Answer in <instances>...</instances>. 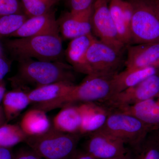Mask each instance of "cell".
Instances as JSON below:
<instances>
[{
  "label": "cell",
  "mask_w": 159,
  "mask_h": 159,
  "mask_svg": "<svg viewBox=\"0 0 159 159\" xmlns=\"http://www.w3.org/2000/svg\"><path fill=\"white\" fill-rule=\"evenodd\" d=\"M45 34L60 35L54 9L44 14L28 18L19 29L9 37H29Z\"/></svg>",
  "instance_id": "7c38bea8"
},
{
  "label": "cell",
  "mask_w": 159,
  "mask_h": 159,
  "mask_svg": "<svg viewBox=\"0 0 159 159\" xmlns=\"http://www.w3.org/2000/svg\"><path fill=\"white\" fill-rule=\"evenodd\" d=\"M80 138V134L65 133L53 127L39 135L28 136L25 142L42 158L70 159Z\"/></svg>",
  "instance_id": "277c9868"
},
{
  "label": "cell",
  "mask_w": 159,
  "mask_h": 159,
  "mask_svg": "<svg viewBox=\"0 0 159 159\" xmlns=\"http://www.w3.org/2000/svg\"><path fill=\"white\" fill-rule=\"evenodd\" d=\"M159 94V75L155 74L137 85L114 94L102 105L109 110L134 105Z\"/></svg>",
  "instance_id": "ba28073f"
},
{
  "label": "cell",
  "mask_w": 159,
  "mask_h": 159,
  "mask_svg": "<svg viewBox=\"0 0 159 159\" xmlns=\"http://www.w3.org/2000/svg\"><path fill=\"white\" fill-rule=\"evenodd\" d=\"M7 123L2 106L0 105V126Z\"/></svg>",
  "instance_id": "836d02e7"
},
{
  "label": "cell",
  "mask_w": 159,
  "mask_h": 159,
  "mask_svg": "<svg viewBox=\"0 0 159 159\" xmlns=\"http://www.w3.org/2000/svg\"><path fill=\"white\" fill-rule=\"evenodd\" d=\"M122 2V0H111L108 7L119 39L126 46L130 44V29L123 16Z\"/></svg>",
  "instance_id": "603a6c76"
},
{
  "label": "cell",
  "mask_w": 159,
  "mask_h": 159,
  "mask_svg": "<svg viewBox=\"0 0 159 159\" xmlns=\"http://www.w3.org/2000/svg\"><path fill=\"white\" fill-rule=\"evenodd\" d=\"M123 52L95 38L86 54L92 75L113 76L119 73L122 65L125 66Z\"/></svg>",
  "instance_id": "8992f818"
},
{
  "label": "cell",
  "mask_w": 159,
  "mask_h": 159,
  "mask_svg": "<svg viewBox=\"0 0 159 159\" xmlns=\"http://www.w3.org/2000/svg\"><path fill=\"white\" fill-rule=\"evenodd\" d=\"M24 14L0 16V38L9 37L28 18Z\"/></svg>",
  "instance_id": "484cf974"
},
{
  "label": "cell",
  "mask_w": 159,
  "mask_h": 159,
  "mask_svg": "<svg viewBox=\"0 0 159 159\" xmlns=\"http://www.w3.org/2000/svg\"><path fill=\"white\" fill-rule=\"evenodd\" d=\"M129 159H159V129H152L138 144L127 147Z\"/></svg>",
  "instance_id": "d6986e66"
},
{
  "label": "cell",
  "mask_w": 159,
  "mask_h": 159,
  "mask_svg": "<svg viewBox=\"0 0 159 159\" xmlns=\"http://www.w3.org/2000/svg\"><path fill=\"white\" fill-rule=\"evenodd\" d=\"M2 102L7 122L17 117L31 104L28 93L19 89L6 92Z\"/></svg>",
  "instance_id": "7402d4cb"
},
{
  "label": "cell",
  "mask_w": 159,
  "mask_h": 159,
  "mask_svg": "<svg viewBox=\"0 0 159 159\" xmlns=\"http://www.w3.org/2000/svg\"><path fill=\"white\" fill-rule=\"evenodd\" d=\"M109 159H129V157L128 155V153L126 152V154L123 155L121 156H119L118 157H116L113 158Z\"/></svg>",
  "instance_id": "e575fe53"
},
{
  "label": "cell",
  "mask_w": 159,
  "mask_h": 159,
  "mask_svg": "<svg viewBox=\"0 0 159 159\" xmlns=\"http://www.w3.org/2000/svg\"><path fill=\"white\" fill-rule=\"evenodd\" d=\"M70 159H97L86 153L84 151L77 150Z\"/></svg>",
  "instance_id": "4dcf8cb0"
},
{
  "label": "cell",
  "mask_w": 159,
  "mask_h": 159,
  "mask_svg": "<svg viewBox=\"0 0 159 159\" xmlns=\"http://www.w3.org/2000/svg\"><path fill=\"white\" fill-rule=\"evenodd\" d=\"M89 134L84 151L95 158H113L127 152V147L121 139L102 129Z\"/></svg>",
  "instance_id": "30bf717a"
},
{
  "label": "cell",
  "mask_w": 159,
  "mask_h": 159,
  "mask_svg": "<svg viewBox=\"0 0 159 159\" xmlns=\"http://www.w3.org/2000/svg\"><path fill=\"white\" fill-rule=\"evenodd\" d=\"M17 73L9 78L16 89H34L61 81L74 83V69L63 61L26 59L19 61Z\"/></svg>",
  "instance_id": "6da1fadb"
},
{
  "label": "cell",
  "mask_w": 159,
  "mask_h": 159,
  "mask_svg": "<svg viewBox=\"0 0 159 159\" xmlns=\"http://www.w3.org/2000/svg\"><path fill=\"white\" fill-rule=\"evenodd\" d=\"M16 14H24L20 0H0V16Z\"/></svg>",
  "instance_id": "4316f807"
},
{
  "label": "cell",
  "mask_w": 159,
  "mask_h": 159,
  "mask_svg": "<svg viewBox=\"0 0 159 159\" xmlns=\"http://www.w3.org/2000/svg\"><path fill=\"white\" fill-rule=\"evenodd\" d=\"M100 129L121 139L128 147L138 144L153 129L137 117L115 111H110Z\"/></svg>",
  "instance_id": "52a82bcc"
},
{
  "label": "cell",
  "mask_w": 159,
  "mask_h": 159,
  "mask_svg": "<svg viewBox=\"0 0 159 159\" xmlns=\"http://www.w3.org/2000/svg\"><path fill=\"white\" fill-rule=\"evenodd\" d=\"M73 82L61 81L33 89L28 92L30 102L33 106L47 103L62 97L74 85Z\"/></svg>",
  "instance_id": "ac0fdd59"
},
{
  "label": "cell",
  "mask_w": 159,
  "mask_h": 159,
  "mask_svg": "<svg viewBox=\"0 0 159 159\" xmlns=\"http://www.w3.org/2000/svg\"><path fill=\"white\" fill-rule=\"evenodd\" d=\"M159 68V65H157L146 67L125 69L124 70L115 74L112 79V96L137 85L148 77L157 74Z\"/></svg>",
  "instance_id": "e0dca14e"
},
{
  "label": "cell",
  "mask_w": 159,
  "mask_h": 159,
  "mask_svg": "<svg viewBox=\"0 0 159 159\" xmlns=\"http://www.w3.org/2000/svg\"><path fill=\"white\" fill-rule=\"evenodd\" d=\"M60 0H20L24 14L28 17L48 13L54 9Z\"/></svg>",
  "instance_id": "d4e9b609"
},
{
  "label": "cell",
  "mask_w": 159,
  "mask_h": 159,
  "mask_svg": "<svg viewBox=\"0 0 159 159\" xmlns=\"http://www.w3.org/2000/svg\"><path fill=\"white\" fill-rule=\"evenodd\" d=\"M33 151L22 149L14 155L13 159H42Z\"/></svg>",
  "instance_id": "f1b7e54d"
},
{
  "label": "cell",
  "mask_w": 159,
  "mask_h": 159,
  "mask_svg": "<svg viewBox=\"0 0 159 159\" xmlns=\"http://www.w3.org/2000/svg\"><path fill=\"white\" fill-rule=\"evenodd\" d=\"M59 34H45L5 40L3 46L13 59L62 61L64 52Z\"/></svg>",
  "instance_id": "7a4b0ae2"
},
{
  "label": "cell",
  "mask_w": 159,
  "mask_h": 159,
  "mask_svg": "<svg viewBox=\"0 0 159 159\" xmlns=\"http://www.w3.org/2000/svg\"><path fill=\"white\" fill-rule=\"evenodd\" d=\"M14 155L10 148H0V159H13Z\"/></svg>",
  "instance_id": "1f68e13d"
},
{
  "label": "cell",
  "mask_w": 159,
  "mask_h": 159,
  "mask_svg": "<svg viewBox=\"0 0 159 159\" xmlns=\"http://www.w3.org/2000/svg\"><path fill=\"white\" fill-rule=\"evenodd\" d=\"M93 6L83 11L66 12L57 20L59 34L66 39L93 34L92 20Z\"/></svg>",
  "instance_id": "8fae6325"
},
{
  "label": "cell",
  "mask_w": 159,
  "mask_h": 159,
  "mask_svg": "<svg viewBox=\"0 0 159 159\" xmlns=\"http://www.w3.org/2000/svg\"><path fill=\"white\" fill-rule=\"evenodd\" d=\"M159 12V0H154Z\"/></svg>",
  "instance_id": "d590c367"
},
{
  "label": "cell",
  "mask_w": 159,
  "mask_h": 159,
  "mask_svg": "<svg viewBox=\"0 0 159 159\" xmlns=\"http://www.w3.org/2000/svg\"><path fill=\"white\" fill-rule=\"evenodd\" d=\"M61 108L54 118L53 127L65 133L80 134L82 118L79 106L71 104Z\"/></svg>",
  "instance_id": "ffe728a7"
},
{
  "label": "cell",
  "mask_w": 159,
  "mask_h": 159,
  "mask_svg": "<svg viewBox=\"0 0 159 159\" xmlns=\"http://www.w3.org/2000/svg\"><path fill=\"white\" fill-rule=\"evenodd\" d=\"M10 64L5 57L0 55V82L3 80L4 77L9 72Z\"/></svg>",
  "instance_id": "f546056e"
},
{
  "label": "cell",
  "mask_w": 159,
  "mask_h": 159,
  "mask_svg": "<svg viewBox=\"0 0 159 159\" xmlns=\"http://www.w3.org/2000/svg\"><path fill=\"white\" fill-rule=\"evenodd\" d=\"M20 126L28 136L39 135L51 128L46 112L34 108L26 112L22 118Z\"/></svg>",
  "instance_id": "44dd1931"
},
{
  "label": "cell",
  "mask_w": 159,
  "mask_h": 159,
  "mask_svg": "<svg viewBox=\"0 0 159 159\" xmlns=\"http://www.w3.org/2000/svg\"><path fill=\"white\" fill-rule=\"evenodd\" d=\"M79 107L82 118L80 135L91 133L102 128L110 112L107 107L94 102L81 103Z\"/></svg>",
  "instance_id": "9a60e30c"
},
{
  "label": "cell",
  "mask_w": 159,
  "mask_h": 159,
  "mask_svg": "<svg viewBox=\"0 0 159 159\" xmlns=\"http://www.w3.org/2000/svg\"><path fill=\"white\" fill-rule=\"evenodd\" d=\"M113 76H87L81 83L74 84L62 97L50 102L33 106V108L47 112L76 102H103L112 95Z\"/></svg>",
  "instance_id": "3957f363"
},
{
  "label": "cell",
  "mask_w": 159,
  "mask_h": 159,
  "mask_svg": "<svg viewBox=\"0 0 159 159\" xmlns=\"http://www.w3.org/2000/svg\"><path fill=\"white\" fill-rule=\"evenodd\" d=\"M106 1L107 2H108L109 3V2L111 0H106Z\"/></svg>",
  "instance_id": "8d00e7d4"
},
{
  "label": "cell",
  "mask_w": 159,
  "mask_h": 159,
  "mask_svg": "<svg viewBox=\"0 0 159 159\" xmlns=\"http://www.w3.org/2000/svg\"><path fill=\"white\" fill-rule=\"evenodd\" d=\"M111 111L129 114L141 120L153 129H159V94L134 105Z\"/></svg>",
  "instance_id": "2e32d148"
},
{
  "label": "cell",
  "mask_w": 159,
  "mask_h": 159,
  "mask_svg": "<svg viewBox=\"0 0 159 159\" xmlns=\"http://www.w3.org/2000/svg\"><path fill=\"white\" fill-rule=\"evenodd\" d=\"M28 137L20 125L6 123L0 126V148H10L25 142Z\"/></svg>",
  "instance_id": "cb8c5ba5"
},
{
  "label": "cell",
  "mask_w": 159,
  "mask_h": 159,
  "mask_svg": "<svg viewBox=\"0 0 159 159\" xmlns=\"http://www.w3.org/2000/svg\"><path fill=\"white\" fill-rule=\"evenodd\" d=\"M96 0H68L70 11H79L90 8Z\"/></svg>",
  "instance_id": "83f0119b"
},
{
  "label": "cell",
  "mask_w": 159,
  "mask_h": 159,
  "mask_svg": "<svg viewBox=\"0 0 159 159\" xmlns=\"http://www.w3.org/2000/svg\"><path fill=\"white\" fill-rule=\"evenodd\" d=\"M92 33L97 39L120 51L126 46L121 41L111 16L108 3L106 0H96L93 6Z\"/></svg>",
  "instance_id": "9c48e42d"
},
{
  "label": "cell",
  "mask_w": 159,
  "mask_h": 159,
  "mask_svg": "<svg viewBox=\"0 0 159 159\" xmlns=\"http://www.w3.org/2000/svg\"><path fill=\"white\" fill-rule=\"evenodd\" d=\"M133 8L129 45L159 42V12L154 0H127Z\"/></svg>",
  "instance_id": "5b68a950"
},
{
  "label": "cell",
  "mask_w": 159,
  "mask_h": 159,
  "mask_svg": "<svg viewBox=\"0 0 159 159\" xmlns=\"http://www.w3.org/2000/svg\"><path fill=\"white\" fill-rule=\"evenodd\" d=\"M126 48L125 69L146 67L159 65V42L129 45L126 46Z\"/></svg>",
  "instance_id": "4fadbf2b"
},
{
  "label": "cell",
  "mask_w": 159,
  "mask_h": 159,
  "mask_svg": "<svg viewBox=\"0 0 159 159\" xmlns=\"http://www.w3.org/2000/svg\"><path fill=\"white\" fill-rule=\"evenodd\" d=\"M6 93V84L4 80H2L0 82V103L2 101L3 97Z\"/></svg>",
  "instance_id": "d6a6232c"
},
{
  "label": "cell",
  "mask_w": 159,
  "mask_h": 159,
  "mask_svg": "<svg viewBox=\"0 0 159 159\" xmlns=\"http://www.w3.org/2000/svg\"><path fill=\"white\" fill-rule=\"evenodd\" d=\"M95 38L90 34L71 40L64 52L67 61L74 70L87 76L92 73L87 63V52Z\"/></svg>",
  "instance_id": "5bb4252c"
},
{
  "label": "cell",
  "mask_w": 159,
  "mask_h": 159,
  "mask_svg": "<svg viewBox=\"0 0 159 159\" xmlns=\"http://www.w3.org/2000/svg\"><path fill=\"white\" fill-rule=\"evenodd\" d=\"M1 49H0V55H1V54H1Z\"/></svg>",
  "instance_id": "74e56055"
}]
</instances>
